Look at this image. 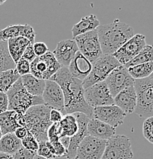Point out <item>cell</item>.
Returning <instances> with one entry per match:
<instances>
[{
	"label": "cell",
	"mask_w": 153,
	"mask_h": 159,
	"mask_svg": "<svg viewBox=\"0 0 153 159\" xmlns=\"http://www.w3.org/2000/svg\"><path fill=\"white\" fill-rule=\"evenodd\" d=\"M50 80L57 83L63 93V116L79 112L86 115L90 119H93V108L85 101L82 81L72 77L68 67H62Z\"/></svg>",
	"instance_id": "6da1fadb"
},
{
	"label": "cell",
	"mask_w": 153,
	"mask_h": 159,
	"mask_svg": "<svg viewBox=\"0 0 153 159\" xmlns=\"http://www.w3.org/2000/svg\"><path fill=\"white\" fill-rule=\"evenodd\" d=\"M96 31L102 54L106 55H113L135 34L131 26L119 19L100 25Z\"/></svg>",
	"instance_id": "7a4b0ae2"
},
{
	"label": "cell",
	"mask_w": 153,
	"mask_h": 159,
	"mask_svg": "<svg viewBox=\"0 0 153 159\" xmlns=\"http://www.w3.org/2000/svg\"><path fill=\"white\" fill-rule=\"evenodd\" d=\"M50 109L47 106L40 105L31 107L21 116L19 123L37 139V142H47V131L52 122L50 120Z\"/></svg>",
	"instance_id": "3957f363"
},
{
	"label": "cell",
	"mask_w": 153,
	"mask_h": 159,
	"mask_svg": "<svg viewBox=\"0 0 153 159\" xmlns=\"http://www.w3.org/2000/svg\"><path fill=\"white\" fill-rule=\"evenodd\" d=\"M6 94L9 99L8 110L15 111L21 116L24 115L31 107L44 104L42 97L31 95L24 89L21 78L13 84Z\"/></svg>",
	"instance_id": "277c9868"
},
{
	"label": "cell",
	"mask_w": 153,
	"mask_h": 159,
	"mask_svg": "<svg viewBox=\"0 0 153 159\" xmlns=\"http://www.w3.org/2000/svg\"><path fill=\"white\" fill-rule=\"evenodd\" d=\"M137 102L134 112L140 118L153 116V81L149 78L134 80Z\"/></svg>",
	"instance_id": "5b68a950"
},
{
	"label": "cell",
	"mask_w": 153,
	"mask_h": 159,
	"mask_svg": "<svg viewBox=\"0 0 153 159\" xmlns=\"http://www.w3.org/2000/svg\"><path fill=\"white\" fill-rule=\"evenodd\" d=\"M121 65L113 55L102 54L92 64L90 74L83 81L82 87L84 89L91 87L95 84L102 82L106 80L111 71Z\"/></svg>",
	"instance_id": "8992f818"
},
{
	"label": "cell",
	"mask_w": 153,
	"mask_h": 159,
	"mask_svg": "<svg viewBox=\"0 0 153 159\" xmlns=\"http://www.w3.org/2000/svg\"><path fill=\"white\" fill-rule=\"evenodd\" d=\"M133 152L130 139L123 135H115L106 142L101 159H132Z\"/></svg>",
	"instance_id": "52a82bcc"
},
{
	"label": "cell",
	"mask_w": 153,
	"mask_h": 159,
	"mask_svg": "<svg viewBox=\"0 0 153 159\" xmlns=\"http://www.w3.org/2000/svg\"><path fill=\"white\" fill-rule=\"evenodd\" d=\"M61 67L53 52L49 51L31 63V74L37 79L48 80Z\"/></svg>",
	"instance_id": "ba28073f"
},
{
	"label": "cell",
	"mask_w": 153,
	"mask_h": 159,
	"mask_svg": "<svg viewBox=\"0 0 153 159\" xmlns=\"http://www.w3.org/2000/svg\"><path fill=\"white\" fill-rule=\"evenodd\" d=\"M79 51L91 64L102 55V51L96 30L74 38Z\"/></svg>",
	"instance_id": "9c48e42d"
},
{
	"label": "cell",
	"mask_w": 153,
	"mask_h": 159,
	"mask_svg": "<svg viewBox=\"0 0 153 159\" xmlns=\"http://www.w3.org/2000/svg\"><path fill=\"white\" fill-rule=\"evenodd\" d=\"M84 97L87 103L92 107L113 105V97L104 81L99 82L85 89Z\"/></svg>",
	"instance_id": "30bf717a"
},
{
	"label": "cell",
	"mask_w": 153,
	"mask_h": 159,
	"mask_svg": "<svg viewBox=\"0 0 153 159\" xmlns=\"http://www.w3.org/2000/svg\"><path fill=\"white\" fill-rule=\"evenodd\" d=\"M146 45V36L142 34H136L117 50L113 56L121 65L124 66L134 58Z\"/></svg>",
	"instance_id": "8fae6325"
},
{
	"label": "cell",
	"mask_w": 153,
	"mask_h": 159,
	"mask_svg": "<svg viewBox=\"0 0 153 159\" xmlns=\"http://www.w3.org/2000/svg\"><path fill=\"white\" fill-rule=\"evenodd\" d=\"M104 82L113 98L123 89L134 85V80L130 75L127 68L123 65H120L113 70Z\"/></svg>",
	"instance_id": "7c38bea8"
},
{
	"label": "cell",
	"mask_w": 153,
	"mask_h": 159,
	"mask_svg": "<svg viewBox=\"0 0 153 159\" xmlns=\"http://www.w3.org/2000/svg\"><path fill=\"white\" fill-rule=\"evenodd\" d=\"M106 142L88 135L79 145L75 159H101Z\"/></svg>",
	"instance_id": "4fadbf2b"
},
{
	"label": "cell",
	"mask_w": 153,
	"mask_h": 159,
	"mask_svg": "<svg viewBox=\"0 0 153 159\" xmlns=\"http://www.w3.org/2000/svg\"><path fill=\"white\" fill-rule=\"evenodd\" d=\"M126 114L115 105L104 106L93 109V118L116 129L123 123Z\"/></svg>",
	"instance_id": "5bb4252c"
},
{
	"label": "cell",
	"mask_w": 153,
	"mask_h": 159,
	"mask_svg": "<svg viewBox=\"0 0 153 159\" xmlns=\"http://www.w3.org/2000/svg\"><path fill=\"white\" fill-rule=\"evenodd\" d=\"M42 98L44 105L50 109H57L64 114V96L62 89L54 81L46 80Z\"/></svg>",
	"instance_id": "9a60e30c"
},
{
	"label": "cell",
	"mask_w": 153,
	"mask_h": 159,
	"mask_svg": "<svg viewBox=\"0 0 153 159\" xmlns=\"http://www.w3.org/2000/svg\"><path fill=\"white\" fill-rule=\"evenodd\" d=\"M72 115L75 116L79 125V130L77 133L74 136L70 138V146L67 149L66 158L68 159H75L76 155V151L79 145L86 136H88V131H87V125L90 119L86 115L83 113H74Z\"/></svg>",
	"instance_id": "2e32d148"
},
{
	"label": "cell",
	"mask_w": 153,
	"mask_h": 159,
	"mask_svg": "<svg viewBox=\"0 0 153 159\" xmlns=\"http://www.w3.org/2000/svg\"><path fill=\"white\" fill-rule=\"evenodd\" d=\"M78 51L79 48L75 41L72 39H67L60 41L53 54L62 67H68Z\"/></svg>",
	"instance_id": "e0dca14e"
},
{
	"label": "cell",
	"mask_w": 153,
	"mask_h": 159,
	"mask_svg": "<svg viewBox=\"0 0 153 159\" xmlns=\"http://www.w3.org/2000/svg\"><path fill=\"white\" fill-rule=\"evenodd\" d=\"M36 33L28 24L12 25L0 30V41H8L18 37L26 38L32 44L35 43Z\"/></svg>",
	"instance_id": "ac0fdd59"
},
{
	"label": "cell",
	"mask_w": 153,
	"mask_h": 159,
	"mask_svg": "<svg viewBox=\"0 0 153 159\" xmlns=\"http://www.w3.org/2000/svg\"><path fill=\"white\" fill-rule=\"evenodd\" d=\"M137 97L134 85L123 89L113 98V105L119 107L126 115L134 112Z\"/></svg>",
	"instance_id": "d6986e66"
},
{
	"label": "cell",
	"mask_w": 153,
	"mask_h": 159,
	"mask_svg": "<svg viewBox=\"0 0 153 159\" xmlns=\"http://www.w3.org/2000/svg\"><path fill=\"white\" fill-rule=\"evenodd\" d=\"M92 64L79 51L75 54L68 67L69 71L75 78L83 81L90 74Z\"/></svg>",
	"instance_id": "ffe728a7"
},
{
	"label": "cell",
	"mask_w": 153,
	"mask_h": 159,
	"mask_svg": "<svg viewBox=\"0 0 153 159\" xmlns=\"http://www.w3.org/2000/svg\"><path fill=\"white\" fill-rule=\"evenodd\" d=\"M88 135L101 140L108 141L116 134V129L96 119H91L87 125Z\"/></svg>",
	"instance_id": "44dd1931"
},
{
	"label": "cell",
	"mask_w": 153,
	"mask_h": 159,
	"mask_svg": "<svg viewBox=\"0 0 153 159\" xmlns=\"http://www.w3.org/2000/svg\"><path fill=\"white\" fill-rule=\"evenodd\" d=\"M21 116H22L12 110H8L0 113V129L2 135L8 133H14L16 129L21 127L19 123Z\"/></svg>",
	"instance_id": "7402d4cb"
},
{
	"label": "cell",
	"mask_w": 153,
	"mask_h": 159,
	"mask_svg": "<svg viewBox=\"0 0 153 159\" xmlns=\"http://www.w3.org/2000/svg\"><path fill=\"white\" fill-rule=\"evenodd\" d=\"M100 26V21L95 15L82 17L79 22L74 25L72 28V34L74 38L87 32L95 31Z\"/></svg>",
	"instance_id": "603a6c76"
},
{
	"label": "cell",
	"mask_w": 153,
	"mask_h": 159,
	"mask_svg": "<svg viewBox=\"0 0 153 159\" xmlns=\"http://www.w3.org/2000/svg\"><path fill=\"white\" fill-rule=\"evenodd\" d=\"M7 44L11 57L14 61L15 64H16L22 57L25 49L31 43L26 38L18 37L9 39Z\"/></svg>",
	"instance_id": "cb8c5ba5"
},
{
	"label": "cell",
	"mask_w": 153,
	"mask_h": 159,
	"mask_svg": "<svg viewBox=\"0 0 153 159\" xmlns=\"http://www.w3.org/2000/svg\"><path fill=\"white\" fill-rule=\"evenodd\" d=\"M24 89L34 97H42L45 89L46 80L37 79L31 74L21 77Z\"/></svg>",
	"instance_id": "d4e9b609"
},
{
	"label": "cell",
	"mask_w": 153,
	"mask_h": 159,
	"mask_svg": "<svg viewBox=\"0 0 153 159\" xmlns=\"http://www.w3.org/2000/svg\"><path fill=\"white\" fill-rule=\"evenodd\" d=\"M21 147V140L18 139L14 133L3 135L0 139V152L2 153L12 155Z\"/></svg>",
	"instance_id": "484cf974"
},
{
	"label": "cell",
	"mask_w": 153,
	"mask_h": 159,
	"mask_svg": "<svg viewBox=\"0 0 153 159\" xmlns=\"http://www.w3.org/2000/svg\"><path fill=\"white\" fill-rule=\"evenodd\" d=\"M61 129V137H71L74 136L79 130V125L75 116L72 114L63 116V118L59 122Z\"/></svg>",
	"instance_id": "4316f807"
},
{
	"label": "cell",
	"mask_w": 153,
	"mask_h": 159,
	"mask_svg": "<svg viewBox=\"0 0 153 159\" xmlns=\"http://www.w3.org/2000/svg\"><path fill=\"white\" fill-rule=\"evenodd\" d=\"M21 78L15 69L8 70L0 74V92L6 93L13 84Z\"/></svg>",
	"instance_id": "83f0119b"
},
{
	"label": "cell",
	"mask_w": 153,
	"mask_h": 159,
	"mask_svg": "<svg viewBox=\"0 0 153 159\" xmlns=\"http://www.w3.org/2000/svg\"><path fill=\"white\" fill-rule=\"evenodd\" d=\"M130 75L133 80L149 78L153 72V62L145 63L127 68Z\"/></svg>",
	"instance_id": "f1b7e54d"
},
{
	"label": "cell",
	"mask_w": 153,
	"mask_h": 159,
	"mask_svg": "<svg viewBox=\"0 0 153 159\" xmlns=\"http://www.w3.org/2000/svg\"><path fill=\"white\" fill-rule=\"evenodd\" d=\"M149 62H153V46L146 44L134 58L124 66L126 68H129L133 66Z\"/></svg>",
	"instance_id": "f546056e"
},
{
	"label": "cell",
	"mask_w": 153,
	"mask_h": 159,
	"mask_svg": "<svg viewBox=\"0 0 153 159\" xmlns=\"http://www.w3.org/2000/svg\"><path fill=\"white\" fill-rule=\"evenodd\" d=\"M11 69H15V64L9 52L7 41H0V70L3 72Z\"/></svg>",
	"instance_id": "4dcf8cb0"
},
{
	"label": "cell",
	"mask_w": 153,
	"mask_h": 159,
	"mask_svg": "<svg viewBox=\"0 0 153 159\" xmlns=\"http://www.w3.org/2000/svg\"><path fill=\"white\" fill-rule=\"evenodd\" d=\"M21 145L22 147L26 148L27 150L31 151L34 153L37 154V149H38V142L37 139L34 138L31 133L28 132V135H26L25 138H24L21 140Z\"/></svg>",
	"instance_id": "1f68e13d"
},
{
	"label": "cell",
	"mask_w": 153,
	"mask_h": 159,
	"mask_svg": "<svg viewBox=\"0 0 153 159\" xmlns=\"http://www.w3.org/2000/svg\"><path fill=\"white\" fill-rule=\"evenodd\" d=\"M142 133L145 139L153 144V116L145 119L142 125Z\"/></svg>",
	"instance_id": "d6a6232c"
},
{
	"label": "cell",
	"mask_w": 153,
	"mask_h": 159,
	"mask_svg": "<svg viewBox=\"0 0 153 159\" xmlns=\"http://www.w3.org/2000/svg\"><path fill=\"white\" fill-rule=\"evenodd\" d=\"M61 136V129L59 123H53L47 131V138L50 142L59 141Z\"/></svg>",
	"instance_id": "836d02e7"
},
{
	"label": "cell",
	"mask_w": 153,
	"mask_h": 159,
	"mask_svg": "<svg viewBox=\"0 0 153 159\" xmlns=\"http://www.w3.org/2000/svg\"><path fill=\"white\" fill-rule=\"evenodd\" d=\"M30 67L31 63L22 57L15 64V70L21 77L31 74Z\"/></svg>",
	"instance_id": "e575fe53"
},
{
	"label": "cell",
	"mask_w": 153,
	"mask_h": 159,
	"mask_svg": "<svg viewBox=\"0 0 153 159\" xmlns=\"http://www.w3.org/2000/svg\"><path fill=\"white\" fill-rule=\"evenodd\" d=\"M35 155L36 154L34 152L21 147L18 152L12 155V159H33Z\"/></svg>",
	"instance_id": "d590c367"
},
{
	"label": "cell",
	"mask_w": 153,
	"mask_h": 159,
	"mask_svg": "<svg viewBox=\"0 0 153 159\" xmlns=\"http://www.w3.org/2000/svg\"><path fill=\"white\" fill-rule=\"evenodd\" d=\"M38 145V149H37V155H40V156L44 157V158L47 159L56 158V156H54L53 154H51V152L49 151V149L47 148V145H46V142H39Z\"/></svg>",
	"instance_id": "8d00e7d4"
},
{
	"label": "cell",
	"mask_w": 153,
	"mask_h": 159,
	"mask_svg": "<svg viewBox=\"0 0 153 159\" xmlns=\"http://www.w3.org/2000/svg\"><path fill=\"white\" fill-rule=\"evenodd\" d=\"M51 144H52V145L53 146L54 152H55V155L57 158V157H59V158H60V157H66L67 150L62 146V144L60 142V141L53 142Z\"/></svg>",
	"instance_id": "74e56055"
},
{
	"label": "cell",
	"mask_w": 153,
	"mask_h": 159,
	"mask_svg": "<svg viewBox=\"0 0 153 159\" xmlns=\"http://www.w3.org/2000/svg\"><path fill=\"white\" fill-rule=\"evenodd\" d=\"M33 48H34V53L37 57L44 55L47 51H49L48 48L44 42H35L33 44Z\"/></svg>",
	"instance_id": "f35d334b"
},
{
	"label": "cell",
	"mask_w": 153,
	"mask_h": 159,
	"mask_svg": "<svg viewBox=\"0 0 153 159\" xmlns=\"http://www.w3.org/2000/svg\"><path fill=\"white\" fill-rule=\"evenodd\" d=\"M36 57H37V56H36L35 53H34L33 44H30L28 46L27 48L25 49V51H24V54H23V56H22V58L27 60L28 61H29V62L31 63L34 59L36 58Z\"/></svg>",
	"instance_id": "ab89813d"
},
{
	"label": "cell",
	"mask_w": 153,
	"mask_h": 159,
	"mask_svg": "<svg viewBox=\"0 0 153 159\" xmlns=\"http://www.w3.org/2000/svg\"><path fill=\"white\" fill-rule=\"evenodd\" d=\"M9 109V99L7 94L0 92V113L6 112Z\"/></svg>",
	"instance_id": "60d3db41"
},
{
	"label": "cell",
	"mask_w": 153,
	"mask_h": 159,
	"mask_svg": "<svg viewBox=\"0 0 153 159\" xmlns=\"http://www.w3.org/2000/svg\"><path fill=\"white\" fill-rule=\"evenodd\" d=\"M63 118V115L61 112L57 109H50V120L52 123H59Z\"/></svg>",
	"instance_id": "b9f144b4"
},
{
	"label": "cell",
	"mask_w": 153,
	"mask_h": 159,
	"mask_svg": "<svg viewBox=\"0 0 153 159\" xmlns=\"http://www.w3.org/2000/svg\"><path fill=\"white\" fill-rule=\"evenodd\" d=\"M14 134L18 139H20V140H22V139L25 138L26 135H28V131L24 127L21 126L15 131Z\"/></svg>",
	"instance_id": "7bdbcfd3"
},
{
	"label": "cell",
	"mask_w": 153,
	"mask_h": 159,
	"mask_svg": "<svg viewBox=\"0 0 153 159\" xmlns=\"http://www.w3.org/2000/svg\"><path fill=\"white\" fill-rule=\"evenodd\" d=\"M60 143L62 144V146L64 147L66 149H68L69 146H70V137H66V136H64V137H61L60 139H59Z\"/></svg>",
	"instance_id": "ee69618b"
},
{
	"label": "cell",
	"mask_w": 153,
	"mask_h": 159,
	"mask_svg": "<svg viewBox=\"0 0 153 159\" xmlns=\"http://www.w3.org/2000/svg\"><path fill=\"white\" fill-rule=\"evenodd\" d=\"M46 145H47V148L49 149V151H50V152H51V154H53V155L54 156H56V155H55V152H54L53 146V145H52V144H51L50 142H49V141H47V142H46ZM56 158H57V157H56Z\"/></svg>",
	"instance_id": "f6af8a7d"
},
{
	"label": "cell",
	"mask_w": 153,
	"mask_h": 159,
	"mask_svg": "<svg viewBox=\"0 0 153 159\" xmlns=\"http://www.w3.org/2000/svg\"><path fill=\"white\" fill-rule=\"evenodd\" d=\"M0 159H12V155L0 152Z\"/></svg>",
	"instance_id": "bcb514c9"
},
{
	"label": "cell",
	"mask_w": 153,
	"mask_h": 159,
	"mask_svg": "<svg viewBox=\"0 0 153 159\" xmlns=\"http://www.w3.org/2000/svg\"><path fill=\"white\" fill-rule=\"evenodd\" d=\"M33 159H47V158H44V157H41V156H40V155H37V154H36L35 156L34 157V158Z\"/></svg>",
	"instance_id": "7dc6e473"
},
{
	"label": "cell",
	"mask_w": 153,
	"mask_h": 159,
	"mask_svg": "<svg viewBox=\"0 0 153 159\" xmlns=\"http://www.w3.org/2000/svg\"><path fill=\"white\" fill-rule=\"evenodd\" d=\"M6 2V0H0V6L1 5H3Z\"/></svg>",
	"instance_id": "c3c4849f"
},
{
	"label": "cell",
	"mask_w": 153,
	"mask_h": 159,
	"mask_svg": "<svg viewBox=\"0 0 153 159\" xmlns=\"http://www.w3.org/2000/svg\"><path fill=\"white\" fill-rule=\"evenodd\" d=\"M149 78L151 80H152V81H153V72L152 73V74H151V75L149 76Z\"/></svg>",
	"instance_id": "681fc988"
},
{
	"label": "cell",
	"mask_w": 153,
	"mask_h": 159,
	"mask_svg": "<svg viewBox=\"0 0 153 159\" xmlns=\"http://www.w3.org/2000/svg\"><path fill=\"white\" fill-rule=\"evenodd\" d=\"M2 137V131H1V129H0V139H1Z\"/></svg>",
	"instance_id": "f907efd6"
},
{
	"label": "cell",
	"mask_w": 153,
	"mask_h": 159,
	"mask_svg": "<svg viewBox=\"0 0 153 159\" xmlns=\"http://www.w3.org/2000/svg\"><path fill=\"white\" fill-rule=\"evenodd\" d=\"M2 70H0V74H1V73H2Z\"/></svg>",
	"instance_id": "816d5d0a"
}]
</instances>
